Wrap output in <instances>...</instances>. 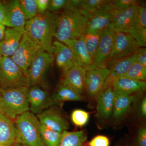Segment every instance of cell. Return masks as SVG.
Wrapping results in <instances>:
<instances>
[{"label":"cell","mask_w":146,"mask_h":146,"mask_svg":"<svg viewBox=\"0 0 146 146\" xmlns=\"http://www.w3.org/2000/svg\"><path fill=\"white\" fill-rule=\"evenodd\" d=\"M58 16L57 12L47 11L27 21L25 26V33L43 49L52 55L53 38L55 34Z\"/></svg>","instance_id":"1"},{"label":"cell","mask_w":146,"mask_h":146,"mask_svg":"<svg viewBox=\"0 0 146 146\" xmlns=\"http://www.w3.org/2000/svg\"><path fill=\"white\" fill-rule=\"evenodd\" d=\"M89 16L81 9H64L58 16L54 37L62 43L80 39L86 33Z\"/></svg>","instance_id":"2"},{"label":"cell","mask_w":146,"mask_h":146,"mask_svg":"<svg viewBox=\"0 0 146 146\" xmlns=\"http://www.w3.org/2000/svg\"><path fill=\"white\" fill-rule=\"evenodd\" d=\"M28 87L0 88V112L11 120L29 111Z\"/></svg>","instance_id":"3"},{"label":"cell","mask_w":146,"mask_h":146,"mask_svg":"<svg viewBox=\"0 0 146 146\" xmlns=\"http://www.w3.org/2000/svg\"><path fill=\"white\" fill-rule=\"evenodd\" d=\"M14 124L16 137L14 146H46L40 136L36 115L29 111L18 116Z\"/></svg>","instance_id":"4"},{"label":"cell","mask_w":146,"mask_h":146,"mask_svg":"<svg viewBox=\"0 0 146 146\" xmlns=\"http://www.w3.org/2000/svg\"><path fill=\"white\" fill-rule=\"evenodd\" d=\"M0 86L3 89L30 87L27 77L11 57L0 56Z\"/></svg>","instance_id":"5"},{"label":"cell","mask_w":146,"mask_h":146,"mask_svg":"<svg viewBox=\"0 0 146 146\" xmlns=\"http://www.w3.org/2000/svg\"><path fill=\"white\" fill-rule=\"evenodd\" d=\"M43 49L25 32L19 46L11 57L27 77L30 65L35 58Z\"/></svg>","instance_id":"6"},{"label":"cell","mask_w":146,"mask_h":146,"mask_svg":"<svg viewBox=\"0 0 146 146\" xmlns=\"http://www.w3.org/2000/svg\"><path fill=\"white\" fill-rule=\"evenodd\" d=\"M53 55L44 49L35 58L28 70L27 77L31 86H37L43 87L45 78L48 70L52 64Z\"/></svg>","instance_id":"7"},{"label":"cell","mask_w":146,"mask_h":146,"mask_svg":"<svg viewBox=\"0 0 146 146\" xmlns=\"http://www.w3.org/2000/svg\"><path fill=\"white\" fill-rule=\"evenodd\" d=\"M110 72L106 66L98 67L86 70L85 89L90 98H96L104 89Z\"/></svg>","instance_id":"8"},{"label":"cell","mask_w":146,"mask_h":146,"mask_svg":"<svg viewBox=\"0 0 146 146\" xmlns=\"http://www.w3.org/2000/svg\"><path fill=\"white\" fill-rule=\"evenodd\" d=\"M115 31L110 60L129 56L133 54L140 48L135 39L129 33Z\"/></svg>","instance_id":"9"},{"label":"cell","mask_w":146,"mask_h":146,"mask_svg":"<svg viewBox=\"0 0 146 146\" xmlns=\"http://www.w3.org/2000/svg\"><path fill=\"white\" fill-rule=\"evenodd\" d=\"M28 100L29 110L35 115L55 104L48 92L40 86H31L29 88Z\"/></svg>","instance_id":"10"},{"label":"cell","mask_w":146,"mask_h":146,"mask_svg":"<svg viewBox=\"0 0 146 146\" xmlns=\"http://www.w3.org/2000/svg\"><path fill=\"white\" fill-rule=\"evenodd\" d=\"M111 2L89 14L86 33H99L109 27L115 11Z\"/></svg>","instance_id":"11"},{"label":"cell","mask_w":146,"mask_h":146,"mask_svg":"<svg viewBox=\"0 0 146 146\" xmlns=\"http://www.w3.org/2000/svg\"><path fill=\"white\" fill-rule=\"evenodd\" d=\"M115 33V30L109 27L102 33L92 69L106 66L112 52Z\"/></svg>","instance_id":"12"},{"label":"cell","mask_w":146,"mask_h":146,"mask_svg":"<svg viewBox=\"0 0 146 146\" xmlns=\"http://www.w3.org/2000/svg\"><path fill=\"white\" fill-rule=\"evenodd\" d=\"M41 125L57 132L68 131L70 124L59 111L52 106L36 115Z\"/></svg>","instance_id":"13"},{"label":"cell","mask_w":146,"mask_h":146,"mask_svg":"<svg viewBox=\"0 0 146 146\" xmlns=\"http://www.w3.org/2000/svg\"><path fill=\"white\" fill-rule=\"evenodd\" d=\"M114 91V108L111 118L114 122L118 123L123 120L130 112L139 96V94L128 95Z\"/></svg>","instance_id":"14"},{"label":"cell","mask_w":146,"mask_h":146,"mask_svg":"<svg viewBox=\"0 0 146 146\" xmlns=\"http://www.w3.org/2000/svg\"><path fill=\"white\" fill-rule=\"evenodd\" d=\"M140 5H135L123 10H115L109 28L115 31L128 33L135 21Z\"/></svg>","instance_id":"15"},{"label":"cell","mask_w":146,"mask_h":146,"mask_svg":"<svg viewBox=\"0 0 146 146\" xmlns=\"http://www.w3.org/2000/svg\"><path fill=\"white\" fill-rule=\"evenodd\" d=\"M53 54L57 67L63 74L76 64H79L75 56L67 45L58 41L53 43Z\"/></svg>","instance_id":"16"},{"label":"cell","mask_w":146,"mask_h":146,"mask_svg":"<svg viewBox=\"0 0 146 146\" xmlns=\"http://www.w3.org/2000/svg\"><path fill=\"white\" fill-rule=\"evenodd\" d=\"M114 91L112 86L106 87L98 95L97 100L96 117L103 121L112 118L114 108Z\"/></svg>","instance_id":"17"},{"label":"cell","mask_w":146,"mask_h":146,"mask_svg":"<svg viewBox=\"0 0 146 146\" xmlns=\"http://www.w3.org/2000/svg\"><path fill=\"white\" fill-rule=\"evenodd\" d=\"M86 73L84 68L79 64H76L63 74L60 83L82 96L85 89Z\"/></svg>","instance_id":"18"},{"label":"cell","mask_w":146,"mask_h":146,"mask_svg":"<svg viewBox=\"0 0 146 146\" xmlns=\"http://www.w3.org/2000/svg\"><path fill=\"white\" fill-rule=\"evenodd\" d=\"M25 30L15 28L6 29L3 39L0 42V56L11 57L18 48Z\"/></svg>","instance_id":"19"},{"label":"cell","mask_w":146,"mask_h":146,"mask_svg":"<svg viewBox=\"0 0 146 146\" xmlns=\"http://www.w3.org/2000/svg\"><path fill=\"white\" fill-rule=\"evenodd\" d=\"M136 62L137 58L135 52L129 56L110 60L106 65L110 72L108 80L112 82L115 79L122 77L131 65Z\"/></svg>","instance_id":"20"},{"label":"cell","mask_w":146,"mask_h":146,"mask_svg":"<svg viewBox=\"0 0 146 146\" xmlns=\"http://www.w3.org/2000/svg\"><path fill=\"white\" fill-rule=\"evenodd\" d=\"M128 33L135 39L139 47L146 46V9L140 5L136 18Z\"/></svg>","instance_id":"21"},{"label":"cell","mask_w":146,"mask_h":146,"mask_svg":"<svg viewBox=\"0 0 146 146\" xmlns=\"http://www.w3.org/2000/svg\"><path fill=\"white\" fill-rule=\"evenodd\" d=\"M63 43L67 45L72 51L80 65L86 70L92 69L93 60L87 51L82 38L66 40Z\"/></svg>","instance_id":"22"},{"label":"cell","mask_w":146,"mask_h":146,"mask_svg":"<svg viewBox=\"0 0 146 146\" xmlns=\"http://www.w3.org/2000/svg\"><path fill=\"white\" fill-rule=\"evenodd\" d=\"M112 86L114 91L131 95L145 91L146 83L145 81H138L122 77L115 79Z\"/></svg>","instance_id":"23"},{"label":"cell","mask_w":146,"mask_h":146,"mask_svg":"<svg viewBox=\"0 0 146 146\" xmlns=\"http://www.w3.org/2000/svg\"><path fill=\"white\" fill-rule=\"evenodd\" d=\"M16 137L15 124L0 112V146H14Z\"/></svg>","instance_id":"24"},{"label":"cell","mask_w":146,"mask_h":146,"mask_svg":"<svg viewBox=\"0 0 146 146\" xmlns=\"http://www.w3.org/2000/svg\"><path fill=\"white\" fill-rule=\"evenodd\" d=\"M10 28L25 30L27 21L20 7L19 1L13 0L4 4Z\"/></svg>","instance_id":"25"},{"label":"cell","mask_w":146,"mask_h":146,"mask_svg":"<svg viewBox=\"0 0 146 146\" xmlns=\"http://www.w3.org/2000/svg\"><path fill=\"white\" fill-rule=\"evenodd\" d=\"M55 104L67 101H80L83 100L82 96L72 89L60 83L58 85L54 94L51 96Z\"/></svg>","instance_id":"26"},{"label":"cell","mask_w":146,"mask_h":146,"mask_svg":"<svg viewBox=\"0 0 146 146\" xmlns=\"http://www.w3.org/2000/svg\"><path fill=\"white\" fill-rule=\"evenodd\" d=\"M87 140L86 133L84 131L62 132L60 143L57 146H83Z\"/></svg>","instance_id":"27"},{"label":"cell","mask_w":146,"mask_h":146,"mask_svg":"<svg viewBox=\"0 0 146 146\" xmlns=\"http://www.w3.org/2000/svg\"><path fill=\"white\" fill-rule=\"evenodd\" d=\"M40 136L46 146H57L61 141L62 133L49 129L39 124Z\"/></svg>","instance_id":"28"},{"label":"cell","mask_w":146,"mask_h":146,"mask_svg":"<svg viewBox=\"0 0 146 146\" xmlns=\"http://www.w3.org/2000/svg\"><path fill=\"white\" fill-rule=\"evenodd\" d=\"M102 33H86L80 37L83 39L87 51L92 60H93V63L96 54Z\"/></svg>","instance_id":"29"},{"label":"cell","mask_w":146,"mask_h":146,"mask_svg":"<svg viewBox=\"0 0 146 146\" xmlns=\"http://www.w3.org/2000/svg\"><path fill=\"white\" fill-rule=\"evenodd\" d=\"M123 77L138 81H145L146 79V67L136 62L131 65Z\"/></svg>","instance_id":"30"},{"label":"cell","mask_w":146,"mask_h":146,"mask_svg":"<svg viewBox=\"0 0 146 146\" xmlns=\"http://www.w3.org/2000/svg\"><path fill=\"white\" fill-rule=\"evenodd\" d=\"M19 3L27 21L31 20L37 15L36 0H21Z\"/></svg>","instance_id":"31"},{"label":"cell","mask_w":146,"mask_h":146,"mask_svg":"<svg viewBox=\"0 0 146 146\" xmlns=\"http://www.w3.org/2000/svg\"><path fill=\"white\" fill-rule=\"evenodd\" d=\"M90 114L83 110L77 109L73 110L71 114V120L75 125L82 127L89 121Z\"/></svg>","instance_id":"32"},{"label":"cell","mask_w":146,"mask_h":146,"mask_svg":"<svg viewBox=\"0 0 146 146\" xmlns=\"http://www.w3.org/2000/svg\"><path fill=\"white\" fill-rule=\"evenodd\" d=\"M111 1L110 0H83L81 9L90 14Z\"/></svg>","instance_id":"33"},{"label":"cell","mask_w":146,"mask_h":146,"mask_svg":"<svg viewBox=\"0 0 146 146\" xmlns=\"http://www.w3.org/2000/svg\"><path fill=\"white\" fill-rule=\"evenodd\" d=\"M138 4L136 0H114L112 1L111 5L115 10H123Z\"/></svg>","instance_id":"34"},{"label":"cell","mask_w":146,"mask_h":146,"mask_svg":"<svg viewBox=\"0 0 146 146\" xmlns=\"http://www.w3.org/2000/svg\"><path fill=\"white\" fill-rule=\"evenodd\" d=\"M110 143L108 137L100 135L92 138L88 143V146H110Z\"/></svg>","instance_id":"35"},{"label":"cell","mask_w":146,"mask_h":146,"mask_svg":"<svg viewBox=\"0 0 146 146\" xmlns=\"http://www.w3.org/2000/svg\"><path fill=\"white\" fill-rule=\"evenodd\" d=\"M67 1V0H51L47 11L51 12H57L58 11L65 9Z\"/></svg>","instance_id":"36"},{"label":"cell","mask_w":146,"mask_h":146,"mask_svg":"<svg viewBox=\"0 0 146 146\" xmlns=\"http://www.w3.org/2000/svg\"><path fill=\"white\" fill-rule=\"evenodd\" d=\"M0 24L3 25L6 27L10 28L4 4L1 2H0Z\"/></svg>","instance_id":"37"},{"label":"cell","mask_w":146,"mask_h":146,"mask_svg":"<svg viewBox=\"0 0 146 146\" xmlns=\"http://www.w3.org/2000/svg\"><path fill=\"white\" fill-rule=\"evenodd\" d=\"M137 62L146 67V49L145 47L139 48L135 52Z\"/></svg>","instance_id":"38"},{"label":"cell","mask_w":146,"mask_h":146,"mask_svg":"<svg viewBox=\"0 0 146 146\" xmlns=\"http://www.w3.org/2000/svg\"><path fill=\"white\" fill-rule=\"evenodd\" d=\"M37 13L38 14L44 13L48 10L49 0H36Z\"/></svg>","instance_id":"39"},{"label":"cell","mask_w":146,"mask_h":146,"mask_svg":"<svg viewBox=\"0 0 146 146\" xmlns=\"http://www.w3.org/2000/svg\"><path fill=\"white\" fill-rule=\"evenodd\" d=\"M138 146H146V128L141 127L138 133Z\"/></svg>","instance_id":"40"},{"label":"cell","mask_w":146,"mask_h":146,"mask_svg":"<svg viewBox=\"0 0 146 146\" xmlns=\"http://www.w3.org/2000/svg\"><path fill=\"white\" fill-rule=\"evenodd\" d=\"M83 0H67L64 9H81Z\"/></svg>","instance_id":"41"},{"label":"cell","mask_w":146,"mask_h":146,"mask_svg":"<svg viewBox=\"0 0 146 146\" xmlns=\"http://www.w3.org/2000/svg\"><path fill=\"white\" fill-rule=\"evenodd\" d=\"M140 111L142 116L144 117L146 116V98H144L141 102L140 106Z\"/></svg>","instance_id":"42"},{"label":"cell","mask_w":146,"mask_h":146,"mask_svg":"<svg viewBox=\"0 0 146 146\" xmlns=\"http://www.w3.org/2000/svg\"><path fill=\"white\" fill-rule=\"evenodd\" d=\"M6 28L4 25L0 24V42L3 39Z\"/></svg>","instance_id":"43"},{"label":"cell","mask_w":146,"mask_h":146,"mask_svg":"<svg viewBox=\"0 0 146 146\" xmlns=\"http://www.w3.org/2000/svg\"><path fill=\"white\" fill-rule=\"evenodd\" d=\"M0 99H1V95H0Z\"/></svg>","instance_id":"44"}]
</instances>
